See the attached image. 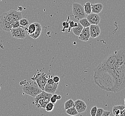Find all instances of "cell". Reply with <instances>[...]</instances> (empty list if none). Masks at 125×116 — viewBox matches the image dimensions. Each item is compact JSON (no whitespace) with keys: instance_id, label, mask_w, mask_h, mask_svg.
<instances>
[{"instance_id":"f1b7e54d","label":"cell","mask_w":125,"mask_h":116,"mask_svg":"<svg viewBox=\"0 0 125 116\" xmlns=\"http://www.w3.org/2000/svg\"><path fill=\"white\" fill-rule=\"evenodd\" d=\"M12 28H18L21 26L20 23H19V21H15L14 22H13L12 24Z\"/></svg>"},{"instance_id":"5bb4252c","label":"cell","mask_w":125,"mask_h":116,"mask_svg":"<svg viewBox=\"0 0 125 116\" xmlns=\"http://www.w3.org/2000/svg\"><path fill=\"white\" fill-rule=\"evenodd\" d=\"M92 13L98 14L102 12L103 9V5L102 3H98L94 4H91Z\"/></svg>"},{"instance_id":"cb8c5ba5","label":"cell","mask_w":125,"mask_h":116,"mask_svg":"<svg viewBox=\"0 0 125 116\" xmlns=\"http://www.w3.org/2000/svg\"><path fill=\"white\" fill-rule=\"evenodd\" d=\"M69 20H70V16H68L67 18V20L66 22H63L62 25L63 29L62 30H61L62 32H64L65 31V29H68L69 27Z\"/></svg>"},{"instance_id":"f546056e","label":"cell","mask_w":125,"mask_h":116,"mask_svg":"<svg viewBox=\"0 0 125 116\" xmlns=\"http://www.w3.org/2000/svg\"><path fill=\"white\" fill-rule=\"evenodd\" d=\"M53 81H54V83H59V81H60V78L57 76L53 77Z\"/></svg>"},{"instance_id":"4316f807","label":"cell","mask_w":125,"mask_h":116,"mask_svg":"<svg viewBox=\"0 0 125 116\" xmlns=\"http://www.w3.org/2000/svg\"><path fill=\"white\" fill-rule=\"evenodd\" d=\"M69 27L68 29V32L69 33L70 32L71 30L72 29L73 27H74V22L73 21L69 20Z\"/></svg>"},{"instance_id":"603a6c76","label":"cell","mask_w":125,"mask_h":116,"mask_svg":"<svg viewBox=\"0 0 125 116\" xmlns=\"http://www.w3.org/2000/svg\"><path fill=\"white\" fill-rule=\"evenodd\" d=\"M54 108V104L50 102L47 104L45 107V110L48 112H50L53 111Z\"/></svg>"},{"instance_id":"7c38bea8","label":"cell","mask_w":125,"mask_h":116,"mask_svg":"<svg viewBox=\"0 0 125 116\" xmlns=\"http://www.w3.org/2000/svg\"><path fill=\"white\" fill-rule=\"evenodd\" d=\"M58 84L59 83H54L51 84L46 83L44 88L43 89V91L49 93L53 94L57 90Z\"/></svg>"},{"instance_id":"30bf717a","label":"cell","mask_w":125,"mask_h":116,"mask_svg":"<svg viewBox=\"0 0 125 116\" xmlns=\"http://www.w3.org/2000/svg\"><path fill=\"white\" fill-rule=\"evenodd\" d=\"M90 37V26L87 27H84L78 36V38L80 40L84 42H87Z\"/></svg>"},{"instance_id":"e575fe53","label":"cell","mask_w":125,"mask_h":116,"mask_svg":"<svg viewBox=\"0 0 125 116\" xmlns=\"http://www.w3.org/2000/svg\"><path fill=\"white\" fill-rule=\"evenodd\" d=\"M78 26V23H74V27H77Z\"/></svg>"},{"instance_id":"836d02e7","label":"cell","mask_w":125,"mask_h":116,"mask_svg":"<svg viewBox=\"0 0 125 116\" xmlns=\"http://www.w3.org/2000/svg\"><path fill=\"white\" fill-rule=\"evenodd\" d=\"M62 99V96L61 95H58L57 96V100H60Z\"/></svg>"},{"instance_id":"74e56055","label":"cell","mask_w":125,"mask_h":116,"mask_svg":"<svg viewBox=\"0 0 125 116\" xmlns=\"http://www.w3.org/2000/svg\"><path fill=\"white\" fill-rule=\"evenodd\" d=\"M1 0H0V1H1Z\"/></svg>"},{"instance_id":"44dd1931","label":"cell","mask_w":125,"mask_h":116,"mask_svg":"<svg viewBox=\"0 0 125 116\" xmlns=\"http://www.w3.org/2000/svg\"><path fill=\"white\" fill-rule=\"evenodd\" d=\"M79 21V23L83 27H89L91 25L86 18H83Z\"/></svg>"},{"instance_id":"ba28073f","label":"cell","mask_w":125,"mask_h":116,"mask_svg":"<svg viewBox=\"0 0 125 116\" xmlns=\"http://www.w3.org/2000/svg\"><path fill=\"white\" fill-rule=\"evenodd\" d=\"M74 107L78 114H81L86 111L87 106L83 101L78 99L74 101Z\"/></svg>"},{"instance_id":"3957f363","label":"cell","mask_w":125,"mask_h":116,"mask_svg":"<svg viewBox=\"0 0 125 116\" xmlns=\"http://www.w3.org/2000/svg\"><path fill=\"white\" fill-rule=\"evenodd\" d=\"M53 94L46 93L42 90L34 98V104L39 109H45V106L50 102V98Z\"/></svg>"},{"instance_id":"7402d4cb","label":"cell","mask_w":125,"mask_h":116,"mask_svg":"<svg viewBox=\"0 0 125 116\" xmlns=\"http://www.w3.org/2000/svg\"><path fill=\"white\" fill-rule=\"evenodd\" d=\"M19 23H20V26L25 27H28L30 25L29 21H28L27 19L26 18H21L19 20Z\"/></svg>"},{"instance_id":"ac0fdd59","label":"cell","mask_w":125,"mask_h":116,"mask_svg":"<svg viewBox=\"0 0 125 116\" xmlns=\"http://www.w3.org/2000/svg\"><path fill=\"white\" fill-rule=\"evenodd\" d=\"M65 112L66 114L70 116H76L78 114V111L76 110L74 106L66 109Z\"/></svg>"},{"instance_id":"484cf974","label":"cell","mask_w":125,"mask_h":116,"mask_svg":"<svg viewBox=\"0 0 125 116\" xmlns=\"http://www.w3.org/2000/svg\"><path fill=\"white\" fill-rule=\"evenodd\" d=\"M57 96H58V95H57V94H53L52 96L50 98V102H52V103L54 104H56V103L57 102V101H58Z\"/></svg>"},{"instance_id":"4fadbf2b","label":"cell","mask_w":125,"mask_h":116,"mask_svg":"<svg viewBox=\"0 0 125 116\" xmlns=\"http://www.w3.org/2000/svg\"><path fill=\"white\" fill-rule=\"evenodd\" d=\"M34 23L35 24L36 26V29L34 33H33V34L30 35L29 36L31 38H33L34 39H36L39 38L41 35V34L42 33V27L39 23L36 22V23Z\"/></svg>"},{"instance_id":"d6986e66","label":"cell","mask_w":125,"mask_h":116,"mask_svg":"<svg viewBox=\"0 0 125 116\" xmlns=\"http://www.w3.org/2000/svg\"><path fill=\"white\" fill-rule=\"evenodd\" d=\"M84 11L86 14H90L92 13L91 4L90 2L86 3L84 6Z\"/></svg>"},{"instance_id":"1f68e13d","label":"cell","mask_w":125,"mask_h":116,"mask_svg":"<svg viewBox=\"0 0 125 116\" xmlns=\"http://www.w3.org/2000/svg\"><path fill=\"white\" fill-rule=\"evenodd\" d=\"M47 83L51 84H53V83H54V82L53 80V79L48 78L47 81Z\"/></svg>"},{"instance_id":"4dcf8cb0","label":"cell","mask_w":125,"mask_h":116,"mask_svg":"<svg viewBox=\"0 0 125 116\" xmlns=\"http://www.w3.org/2000/svg\"><path fill=\"white\" fill-rule=\"evenodd\" d=\"M110 115V112L109 111L104 110L103 112L102 116H109Z\"/></svg>"},{"instance_id":"7a4b0ae2","label":"cell","mask_w":125,"mask_h":116,"mask_svg":"<svg viewBox=\"0 0 125 116\" xmlns=\"http://www.w3.org/2000/svg\"><path fill=\"white\" fill-rule=\"evenodd\" d=\"M22 84L24 85L22 87L23 93L34 98L42 91L39 88L37 82L33 80L29 81Z\"/></svg>"},{"instance_id":"e0dca14e","label":"cell","mask_w":125,"mask_h":116,"mask_svg":"<svg viewBox=\"0 0 125 116\" xmlns=\"http://www.w3.org/2000/svg\"><path fill=\"white\" fill-rule=\"evenodd\" d=\"M36 29V26L35 24L33 23L31 24L28 26L27 28H25V30H27L28 35H30L33 34V33H34V32Z\"/></svg>"},{"instance_id":"6da1fadb","label":"cell","mask_w":125,"mask_h":116,"mask_svg":"<svg viewBox=\"0 0 125 116\" xmlns=\"http://www.w3.org/2000/svg\"><path fill=\"white\" fill-rule=\"evenodd\" d=\"M94 82L101 89L116 93L125 88V50L110 54L94 70Z\"/></svg>"},{"instance_id":"2e32d148","label":"cell","mask_w":125,"mask_h":116,"mask_svg":"<svg viewBox=\"0 0 125 116\" xmlns=\"http://www.w3.org/2000/svg\"><path fill=\"white\" fill-rule=\"evenodd\" d=\"M83 28L84 27L82 25H81V24H80V23H78V26L74 27L72 29L73 32L75 35L79 36L80 35V34L81 33Z\"/></svg>"},{"instance_id":"9c48e42d","label":"cell","mask_w":125,"mask_h":116,"mask_svg":"<svg viewBox=\"0 0 125 116\" xmlns=\"http://www.w3.org/2000/svg\"><path fill=\"white\" fill-rule=\"evenodd\" d=\"M86 18L91 25H98L100 23V16L98 14L91 13L88 14Z\"/></svg>"},{"instance_id":"8d00e7d4","label":"cell","mask_w":125,"mask_h":116,"mask_svg":"<svg viewBox=\"0 0 125 116\" xmlns=\"http://www.w3.org/2000/svg\"><path fill=\"white\" fill-rule=\"evenodd\" d=\"M1 89V87H0V90Z\"/></svg>"},{"instance_id":"ffe728a7","label":"cell","mask_w":125,"mask_h":116,"mask_svg":"<svg viewBox=\"0 0 125 116\" xmlns=\"http://www.w3.org/2000/svg\"><path fill=\"white\" fill-rule=\"evenodd\" d=\"M73 106H74V101L71 99L65 101L64 104V109L65 110L71 108Z\"/></svg>"},{"instance_id":"8992f818","label":"cell","mask_w":125,"mask_h":116,"mask_svg":"<svg viewBox=\"0 0 125 116\" xmlns=\"http://www.w3.org/2000/svg\"><path fill=\"white\" fill-rule=\"evenodd\" d=\"M15 11L14 10H11L4 13L0 16V23H5L12 24L15 21Z\"/></svg>"},{"instance_id":"52a82bcc","label":"cell","mask_w":125,"mask_h":116,"mask_svg":"<svg viewBox=\"0 0 125 116\" xmlns=\"http://www.w3.org/2000/svg\"><path fill=\"white\" fill-rule=\"evenodd\" d=\"M12 37L17 39H23L26 38V35L24 27L20 26L16 28H12L10 31Z\"/></svg>"},{"instance_id":"9a60e30c","label":"cell","mask_w":125,"mask_h":116,"mask_svg":"<svg viewBox=\"0 0 125 116\" xmlns=\"http://www.w3.org/2000/svg\"><path fill=\"white\" fill-rule=\"evenodd\" d=\"M125 105H119L114 106L112 108L113 114L115 116H119L120 112L125 108Z\"/></svg>"},{"instance_id":"d590c367","label":"cell","mask_w":125,"mask_h":116,"mask_svg":"<svg viewBox=\"0 0 125 116\" xmlns=\"http://www.w3.org/2000/svg\"><path fill=\"white\" fill-rule=\"evenodd\" d=\"M124 101H125V98H124Z\"/></svg>"},{"instance_id":"d4e9b609","label":"cell","mask_w":125,"mask_h":116,"mask_svg":"<svg viewBox=\"0 0 125 116\" xmlns=\"http://www.w3.org/2000/svg\"><path fill=\"white\" fill-rule=\"evenodd\" d=\"M97 109H98L97 106H94L93 107L92 109H91V110H90V115L91 116H96Z\"/></svg>"},{"instance_id":"d6a6232c","label":"cell","mask_w":125,"mask_h":116,"mask_svg":"<svg viewBox=\"0 0 125 116\" xmlns=\"http://www.w3.org/2000/svg\"><path fill=\"white\" fill-rule=\"evenodd\" d=\"M119 116H125V107L123 110L120 112V114L119 115Z\"/></svg>"},{"instance_id":"8fae6325","label":"cell","mask_w":125,"mask_h":116,"mask_svg":"<svg viewBox=\"0 0 125 116\" xmlns=\"http://www.w3.org/2000/svg\"><path fill=\"white\" fill-rule=\"evenodd\" d=\"M90 37L92 38H97L100 35L101 29L98 25H90Z\"/></svg>"},{"instance_id":"5b68a950","label":"cell","mask_w":125,"mask_h":116,"mask_svg":"<svg viewBox=\"0 0 125 116\" xmlns=\"http://www.w3.org/2000/svg\"><path fill=\"white\" fill-rule=\"evenodd\" d=\"M49 78L47 75L44 72H38L35 74L31 78L32 80L35 81L38 84V86L42 90L47 83V81Z\"/></svg>"},{"instance_id":"277c9868","label":"cell","mask_w":125,"mask_h":116,"mask_svg":"<svg viewBox=\"0 0 125 116\" xmlns=\"http://www.w3.org/2000/svg\"><path fill=\"white\" fill-rule=\"evenodd\" d=\"M72 14L78 20L85 18L86 14L84 7L79 3H73L72 5Z\"/></svg>"},{"instance_id":"83f0119b","label":"cell","mask_w":125,"mask_h":116,"mask_svg":"<svg viewBox=\"0 0 125 116\" xmlns=\"http://www.w3.org/2000/svg\"><path fill=\"white\" fill-rule=\"evenodd\" d=\"M104 110L103 108H98L96 116H102Z\"/></svg>"}]
</instances>
